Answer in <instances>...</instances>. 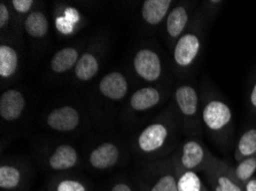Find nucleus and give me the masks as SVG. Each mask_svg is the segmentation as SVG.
Instances as JSON below:
<instances>
[{"instance_id": "nucleus-1", "label": "nucleus", "mask_w": 256, "mask_h": 191, "mask_svg": "<svg viewBox=\"0 0 256 191\" xmlns=\"http://www.w3.org/2000/svg\"><path fill=\"white\" fill-rule=\"evenodd\" d=\"M214 155L206 149L204 146L196 140H188L180 148V153L172 161L174 165L192 172H204L210 164Z\"/></svg>"}, {"instance_id": "nucleus-2", "label": "nucleus", "mask_w": 256, "mask_h": 191, "mask_svg": "<svg viewBox=\"0 0 256 191\" xmlns=\"http://www.w3.org/2000/svg\"><path fill=\"white\" fill-rule=\"evenodd\" d=\"M204 173L212 191H245V188L236 179L231 167L215 156Z\"/></svg>"}, {"instance_id": "nucleus-3", "label": "nucleus", "mask_w": 256, "mask_h": 191, "mask_svg": "<svg viewBox=\"0 0 256 191\" xmlns=\"http://www.w3.org/2000/svg\"><path fill=\"white\" fill-rule=\"evenodd\" d=\"M202 122L208 131L220 133L228 130L232 123V111L228 104L220 99L206 102L202 109Z\"/></svg>"}, {"instance_id": "nucleus-4", "label": "nucleus", "mask_w": 256, "mask_h": 191, "mask_svg": "<svg viewBox=\"0 0 256 191\" xmlns=\"http://www.w3.org/2000/svg\"><path fill=\"white\" fill-rule=\"evenodd\" d=\"M201 50V38L199 33L190 29L174 44V61L180 69L192 67Z\"/></svg>"}, {"instance_id": "nucleus-5", "label": "nucleus", "mask_w": 256, "mask_h": 191, "mask_svg": "<svg viewBox=\"0 0 256 191\" xmlns=\"http://www.w3.org/2000/svg\"><path fill=\"white\" fill-rule=\"evenodd\" d=\"M170 135L168 125L153 123L144 128L137 139V148L145 155H153L166 146Z\"/></svg>"}, {"instance_id": "nucleus-6", "label": "nucleus", "mask_w": 256, "mask_h": 191, "mask_svg": "<svg viewBox=\"0 0 256 191\" xmlns=\"http://www.w3.org/2000/svg\"><path fill=\"white\" fill-rule=\"evenodd\" d=\"M146 191H178L176 173L172 163L158 164L145 174Z\"/></svg>"}, {"instance_id": "nucleus-7", "label": "nucleus", "mask_w": 256, "mask_h": 191, "mask_svg": "<svg viewBox=\"0 0 256 191\" xmlns=\"http://www.w3.org/2000/svg\"><path fill=\"white\" fill-rule=\"evenodd\" d=\"M134 69L147 83H154L162 75V62L158 53L150 48L139 49L134 56Z\"/></svg>"}, {"instance_id": "nucleus-8", "label": "nucleus", "mask_w": 256, "mask_h": 191, "mask_svg": "<svg viewBox=\"0 0 256 191\" xmlns=\"http://www.w3.org/2000/svg\"><path fill=\"white\" fill-rule=\"evenodd\" d=\"M80 123V115L77 109L70 105L58 107L46 117V124L53 131L68 133L75 131Z\"/></svg>"}, {"instance_id": "nucleus-9", "label": "nucleus", "mask_w": 256, "mask_h": 191, "mask_svg": "<svg viewBox=\"0 0 256 191\" xmlns=\"http://www.w3.org/2000/svg\"><path fill=\"white\" fill-rule=\"evenodd\" d=\"M174 101L183 118L194 123L199 115V95L196 88L191 85H180L174 92Z\"/></svg>"}, {"instance_id": "nucleus-10", "label": "nucleus", "mask_w": 256, "mask_h": 191, "mask_svg": "<svg viewBox=\"0 0 256 191\" xmlns=\"http://www.w3.org/2000/svg\"><path fill=\"white\" fill-rule=\"evenodd\" d=\"M48 169L56 172H64L75 169L80 164V155L76 148L70 144H61L54 148L46 158Z\"/></svg>"}, {"instance_id": "nucleus-11", "label": "nucleus", "mask_w": 256, "mask_h": 191, "mask_svg": "<svg viewBox=\"0 0 256 191\" xmlns=\"http://www.w3.org/2000/svg\"><path fill=\"white\" fill-rule=\"evenodd\" d=\"M26 109V97L18 89H7L0 96V116L5 122H15Z\"/></svg>"}, {"instance_id": "nucleus-12", "label": "nucleus", "mask_w": 256, "mask_h": 191, "mask_svg": "<svg viewBox=\"0 0 256 191\" xmlns=\"http://www.w3.org/2000/svg\"><path fill=\"white\" fill-rule=\"evenodd\" d=\"M120 148L113 142H102L91 151L88 164L94 170H110L118 163Z\"/></svg>"}, {"instance_id": "nucleus-13", "label": "nucleus", "mask_w": 256, "mask_h": 191, "mask_svg": "<svg viewBox=\"0 0 256 191\" xmlns=\"http://www.w3.org/2000/svg\"><path fill=\"white\" fill-rule=\"evenodd\" d=\"M99 91L108 100L120 101L126 96L129 84L123 73L113 71L102 77L99 83Z\"/></svg>"}, {"instance_id": "nucleus-14", "label": "nucleus", "mask_w": 256, "mask_h": 191, "mask_svg": "<svg viewBox=\"0 0 256 191\" xmlns=\"http://www.w3.org/2000/svg\"><path fill=\"white\" fill-rule=\"evenodd\" d=\"M190 22V11L185 6L180 5L174 7L169 11L166 18V34L170 40L176 44V41L185 33V29L188 28Z\"/></svg>"}, {"instance_id": "nucleus-15", "label": "nucleus", "mask_w": 256, "mask_h": 191, "mask_svg": "<svg viewBox=\"0 0 256 191\" xmlns=\"http://www.w3.org/2000/svg\"><path fill=\"white\" fill-rule=\"evenodd\" d=\"M172 0H146L142 5V16L147 24L158 25L168 16Z\"/></svg>"}, {"instance_id": "nucleus-16", "label": "nucleus", "mask_w": 256, "mask_h": 191, "mask_svg": "<svg viewBox=\"0 0 256 191\" xmlns=\"http://www.w3.org/2000/svg\"><path fill=\"white\" fill-rule=\"evenodd\" d=\"M26 181V173L20 166L4 163L0 166V188L5 191L20 189Z\"/></svg>"}, {"instance_id": "nucleus-17", "label": "nucleus", "mask_w": 256, "mask_h": 191, "mask_svg": "<svg viewBox=\"0 0 256 191\" xmlns=\"http://www.w3.org/2000/svg\"><path fill=\"white\" fill-rule=\"evenodd\" d=\"M80 57L78 49L68 46V47H64L54 54L51 62H50V67H51L53 72L61 75V73L68 72L69 70L75 69Z\"/></svg>"}, {"instance_id": "nucleus-18", "label": "nucleus", "mask_w": 256, "mask_h": 191, "mask_svg": "<svg viewBox=\"0 0 256 191\" xmlns=\"http://www.w3.org/2000/svg\"><path fill=\"white\" fill-rule=\"evenodd\" d=\"M161 93L155 87H142L136 91L130 99V107L134 111L150 110L160 103Z\"/></svg>"}, {"instance_id": "nucleus-19", "label": "nucleus", "mask_w": 256, "mask_h": 191, "mask_svg": "<svg viewBox=\"0 0 256 191\" xmlns=\"http://www.w3.org/2000/svg\"><path fill=\"white\" fill-rule=\"evenodd\" d=\"M172 165L176 173L178 191H210L199 174L180 169L174 163Z\"/></svg>"}, {"instance_id": "nucleus-20", "label": "nucleus", "mask_w": 256, "mask_h": 191, "mask_svg": "<svg viewBox=\"0 0 256 191\" xmlns=\"http://www.w3.org/2000/svg\"><path fill=\"white\" fill-rule=\"evenodd\" d=\"M18 64L20 57L18 50L7 44L0 46V77L2 79L13 77L18 72Z\"/></svg>"}, {"instance_id": "nucleus-21", "label": "nucleus", "mask_w": 256, "mask_h": 191, "mask_svg": "<svg viewBox=\"0 0 256 191\" xmlns=\"http://www.w3.org/2000/svg\"><path fill=\"white\" fill-rule=\"evenodd\" d=\"M48 16L42 10H32L24 19V30L31 38H44L48 32Z\"/></svg>"}, {"instance_id": "nucleus-22", "label": "nucleus", "mask_w": 256, "mask_h": 191, "mask_svg": "<svg viewBox=\"0 0 256 191\" xmlns=\"http://www.w3.org/2000/svg\"><path fill=\"white\" fill-rule=\"evenodd\" d=\"M99 71V60L94 54L86 52L80 55L75 67V76L80 81H88Z\"/></svg>"}, {"instance_id": "nucleus-23", "label": "nucleus", "mask_w": 256, "mask_h": 191, "mask_svg": "<svg viewBox=\"0 0 256 191\" xmlns=\"http://www.w3.org/2000/svg\"><path fill=\"white\" fill-rule=\"evenodd\" d=\"M256 155V128L247 130L240 136L234 151V159L236 162L252 157Z\"/></svg>"}, {"instance_id": "nucleus-24", "label": "nucleus", "mask_w": 256, "mask_h": 191, "mask_svg": "<svg viewBox=\"0 0 256 191\" xmlns=\"http://www.w3.org/2000/svg\"><path fill=\"white\" fill-rule=\"evenodd\" d=\"M231 169L236 180L242 187H245L246 183L250 181L256 173V155L238 162V164Z\"/></svg>"}, {"instance_id": "nucleus-25", "label": "nucleus", "mask_w": 256, "mask_h": 191, "mask_svg": "<svg viewBox=\"0 0 256 191\" xmlns=\"http://www.w3.org/2000/svg\"><path fill=\"white\" fill-rule=\"evenodd\" d=\"M51 191H90L86 183L75 178H61L51 185Z\"/></svg>"}, {"instance_id": "nucleus-26", "label": "nucleus", "mask_w": 256, "mask_h": 191, "mask_svg": "<svg viewBox=\"0 0 256 191\" xmlns=\"http://www.w3.org/2000/svg\"><path fill=\"white\" fill-rule=\"evenodd\" d=\"M34 0H13L12 6L18 14H30L32 11L31 8L34 7Z\"/></svg>"}, {"instance_id": "nucleus-27", "label": "nucleus", "mask_w": 256, "mask_h": 191, "mask_svg": "<svg viewBox=\"0 0 256 191\" xmlns=\"http://www.w3.org/2000/svg\"><path fill=\"white\" fill-rule=\"evenodd\" d=\"M10 11L5 3H0V28L5 29V26L10 23Z\"/></svg>"}, {"instance_id": "nucleus-28", "label": "nucleus", "mask_w": 256, "mask_h": 191, "mask_svg": "<svg viewBox=\"0 0 256 191\" xmlns=\"http://www.w3.org/2000/svg\"><path fill=\"white\" fill-rule=\"evenodd\" d=\"M108 191H134V189L131 188V186L129 185V183L120 181V182L114 183V185L110 187V189Z\"/></svg>"}, {"instance_id": "nucleus-29", "label": "nucleus", "mask_w": 256, "mask_h": 191, "mask_svg": "<svg viewBox=\"0 0 256 191\" xmlns=\"http://www.w3.org/2000/svg\"><path fill=\"white\" fill-rule=\"evenodd\" d=\"M250 101L252 107H253L255 110H256V83L254 84V86H253V88H252V91H250Z\"/></svg>"}, {"instance_id": "nucleus-30", "label": "nucleus", "mask_w": 256, "mask_h": 191, "mask_svg": "<svg viewBox=\"0 0 256 191\" xmlns=\"http://www.w3.org/2000/svg\"><path fill=\"white\" fill-rule=\"evenodd\" d=\"M244 188H245V191H256V178H253L250 181H248Z\"/></svg>"}]
</instances>
